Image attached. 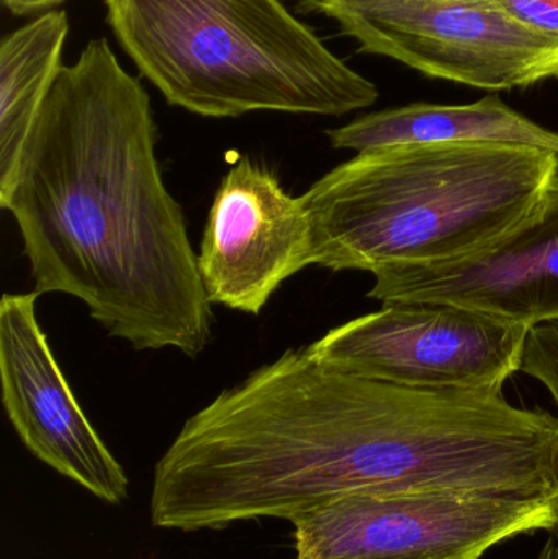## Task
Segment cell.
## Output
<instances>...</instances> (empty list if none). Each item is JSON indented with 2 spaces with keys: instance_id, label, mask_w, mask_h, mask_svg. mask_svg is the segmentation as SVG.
<instances>
[{
  "instance_id": "cell-8",
  "label": "cell",
  "mask_w": 558,
  "mask_h": 559,
  "mask_svg": "<svg viewBox=\"0 0 558 559\" xmlns=\"http://www.w3.org/2000/svg\"><path fill=\"white\" fill-rule=\"evenodd\" d=\"M313 265L300 197L264 164L239 157L219 183L203 233L199 267L212 305L259 314L285 280Z\"/></svg>"
},
{
  "instance_id": "cell-12",
  "label": "cell",
  "mask_w": 558,
  "mask_h": 559,
  "mask_svg": "<svg viewBox=\"0 0 558 559\" xmlns=\"http://www.w3.org/2000/svg\"><path fill=\"white\" fill-rule=\"evenodd\" d=\"M521 371L549 391L558 409V322L531 331Z\"/></svg>"
},
{
  "instance_id": "cell-4",
  "label": "cell",
  "mask_w": 558,
  "mask_h": 559,
  "mask_svg": "<svg viewBox=\"0 0 558 559\" xmlns=\"http://www.w3.org/2000/svg\"><path fill=\"white\" fill-rule=\"evenodd\" d=\"M336 22L363 52L484 91L558 79V41L487 0H292Z\"/></svg>"
},
{
  "instance_id": "cell-5",
  "label": "cell",
  "mask_w": 558,
  "mask_h": 559,
  "mask_svg": "<svg viewBox=\"0 0 558 559\" xmlns=\"http://www.w3.org/2000/svg\"><path fill=\"white\" fill-rule=\"evenodd\" d=\"M557 521L558 491H436L346 496L292 525L295 559H480Z\"/></svg>"
},
{
  "instance_id": "cell-13",
  "label": "cell",
  "mask_w": 558,
  "mask_h": 559,
  "mask_svg": "<svg viewBox=\"0 0 558 559\" xmlns=\"http://www.w3.org/2000/svg\"><path fill=\"white\" fill-rule=\"evenodd\" d=\"M526 28L558 41V0H487Z\"/></svg>"
},
{
  "instance_id": "cell-15",
  "label": "cell",
  "mask_w": 558,
  "mask_h": 559,
  "mask_svg": "<svg viewBox=\"0 0 558 559\" xmlns=\"http://www.w3.org/2000/svg\"><path fill=\"white\" fill-rule=\"evenodd\" d=\"M550 535H553V537L556 538V542L558 545V521H557L556 527H554V531L550 532Z\"/></svg>"
},
{
  "instance_id": "cell-10",
  "label": "cell",
  "mask_w": 558,
  "mask_h": 559,
  "mask_svg": "<svg viewBox=\"0 0 558 559\" xmlns=\"http://www.w3.org/2000/svg\"><path fill=\"white\" fill-rule=\"evenodd\" d=\"M334 150L357 153L399 144H510L558 156V133L508 107L498 95L468 105L412 104L364 115L327 131Z\"/></svg>"
},
{
  "instance_id": "cell-11",
  "label": "cell",
  "mask_w": 558,
  "mask_h": 559,
  "mask_svg": "<svg viewBox=\"0 0 558 559\" xmlns=\"http://www.w3.org/2000/svg\"><path fill=\"white\" fill-rule=\"evenodd\" d=\"M64 10L41 13L0 43V192L9 187L26 138L62 68Z\"/></svg>"
},
{
  "instance_id": "cell-2",
  "label": "cell",
  "mask_w": 558,
  "mask_h": 559,
  "mask_svg": "<svg viewBox=\"0 0 558 559\" xmlns=\"http://www.w3.org/2000/svg\"><path fill=\"white\" fill-rule=\"evenodd\" d=\"M557 177V154L537 147L423 143L363 151L300 197L313 265L376 275L465 258L523 222Z\"/></svg>"
},
{
  "instance_id": "cell-1",
  "label": "cell",
  "mask_w": 558,
  "mask_h": 559,
  "mask_svg": "<svg viewBox=\"0 0 558 559\" xmlns=\"http://www.w3.org/2000/svg\"><path fill=\"white\" fill-rule=\"evenodd\" d=\"M140 79L95 38L62 66L0 206L12 213L35 292L81 299L136 350L202 354L212 301L179 203L164 186Z\"/></svg>"
},
{
  "instance_id": "cell-7",
  "label": "cell",
  "mask_w": 558,
  "mask_h": 559,
  "mask_svg": "<svg viewBox=\"0 0 558 559\" xmlns=\"http://www.w3.org/2000/svg\"><path fill=\"white\" fill-rule=\"evenodd\" d=\"M38 293L0 301V383L7 417L39 462L105 504L130 492L123 466L79 406L36 318Z\"/></svg>"
},
{
  "instance_id": "cell-3",
  "label": "cell",
  "mask_w": 558,
  "mask_h": 559,
  "mask_svg": "<svg viewBox=\"0 0 558 559\" xmlns=\"http://www.w3.org/2000/svg\"><path fill=\"white\" fill-rule=\"evenodd\" d=\"M102 2L140 74L190 114L341 117L379 98L282 0Z\"/></svg>"
},
{
  "instance_id": "cell-9",
  "label": "cell",
  "mask_w": 558,
  "mask_h": 559,
  "mask_svg": "<svg viewBox=\"0 0 558 559\" xmlns=\"http://www.w3.org/2000/svg\"><path fill=\"white\" fill-rule=\"evenodd\" d=\"M369 298L442 302L530 325L558 322V177L539 205L480 251L454 261L387 269Z\"/></svg>"
},
{
  "instance_id": "cell-6",
  "label": "cell",
  "mask_w": 558,
  "mask_h": 559,
  "mask_svg": "<svg viewBox=\"0 0 558 559\" xmlns=\"http://www.w3.org/2000/svg\"><path fill=\"white\" fill-rule=\"evenodd\" d=\"M533 329L442 302H385L328 331L308 352L333 370L419 390L503 393Z\"/></svg>"
},
{
  "instance_id": "cell-14",
  "label": "cell",
  "mask_w": 558,
  "mask_h": 559,
  "mask_svg": "<svg viewBox=\"0 0 558 559\" xmlns=\"http://www.w3.org/2000/svg\"><path fill=\"white\" fill-rule=\"evenodd\" d=\"M62 2L66 0H2L3 7L15 16L46 13L49 10H55V7L61 5Z\"/></svg>"
}]
</instances>
